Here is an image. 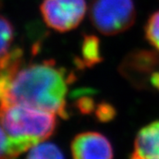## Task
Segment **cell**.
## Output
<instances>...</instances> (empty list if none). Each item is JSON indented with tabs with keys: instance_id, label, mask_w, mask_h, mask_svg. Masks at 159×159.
Masks as SVG:
<instances>
[{
	"instance_id": "obj_12",
	"label": "cell",
	"mask_w": 159,
	"mask_h": 159,
	"mask_svg": "<svg viewBox=\"0 0 159 159\" xmlns=\"http://www.w3.org/2000/svg\"><path fill=\"white\" fill-rule=\"evenodd\" d=\"M95 113L98 120L102 122H106L114 119L116 115V111L113 106L108 102H101L95 109Z\"/></svg>"
},
{
	"instance_id": "obj_10",
	"label": "cell",
	"mask_w": 159,
	"mask_h": 159,
	"mask_svg": "<svg viewBox=\"0 0 159 159\" xmlns=\"http://www.w3.org/2000/svg\"><path fill=\"white\" fill-rule=\"evenodd\" d=\"M13 39L14 29L12 24L5 16L0 14V57L10 52Z\"/></svg>"
},
{
	"instance_id": "obj_5",
	"label": "cell",
	"mask_w": 159,
	"mask_h": 159,
	"mask_svg": "<svg viewBox=\"0 0 159 159\" xmlns=\"http://www.w3.org/2000/svg\"><path fill=\"white\" fill-rule=\"evenodd\" d=\"M120 73L136 87L159 92V55L154 51H133L121 64Z\"/></svg>"
},
{
	"instance_id": "obj_1",
	"label": "cell",
	"mask_w": 159,
	"mask_h": 159,
	"mask_svg": "<svg viewBox=\"0 0 159 159\" xmlns=\"http://www.w3.org/2000/svg\"><path fill=\"white\" fill-rule=\"evenodd\" d=\"M74 80L52 60L23 65L11 80L3 104H22L68 119L66 95Z\"/></svg>"
},
{
	"instance_id": "obj_4",
	"label": "cell",
	"mask_w": 159,
	"mask_h": 159,
	"mask_svg": "<svg viewBox=\"0 0 159 159\" xmlns=\"http://www.w3.org/2000/svg\"><path fill=\"white\" fill-rule=\"evenodd\" d=\"M48 27L57 32H67L77 28L87 11L86 0H43L40 6Z\"/></svg>"
},
{
	"instance_id": "obj_9",
	"label": "cell",
	"mask_w": 159,
	"mask_h": 159,
	"mask_svg": "<svg viewBox=\"0 0 159 159\" xmlns=\"http://www.w3.org/2000/svg\"><path fill=\"white\" fill-rule=\"evenodd\" d=\"M25 159H65L62 151L51 142H40L30 148Z\"/></svg>"
},
{
	"instance_id": "obj_14",
	"label": "cell",
	"mask_w": 159,
	"mask_h": 159,
	"mask_svg": "<svg viewBox=\"0 0 159 159\" xmlns=\"http://www.w3.org/2000/svg\"><path fill=\"white\" fill-rule=\"evenodd\" d=\"M76 105H77L80 111L84 114L91 113L97 107L95 105V102H94L93 98L91 97H89L86 93L82 94L79 97H77Z\"/></svg>"
},
{
	"instance_id": "obj_13",
	"label": "cell",
	"mask_w": 159,
	"mask_h": 159,
	"mask_svg": "<svg viewBox=\"0 0 159 159\" xmlns=\"http://www.w3.org/2000/svg\"><path fill=\"white\" fill-rule=\"evenodd\" d=\"M11 137L0 125V159H15L10 154Z\"/></svg>"
},
{
	"instance_id": "obj_3",
	"label": "cell",
	"mask_w": 159,
	"mask_h": 159,
	"mask_svg": "<svg viewBox=\"0 0 159 159\" xmlns=\"http://www.w3.org/2000/svg\"><path fill=\"white\" fill-rule=\"evenodd\" d=\"M135 15L133 0H93L91 4V22L105 35H115L129 29Z\"/></svg>"
},
{
	"instance_id": "obj_2",
	"label": "cell",
	"mask_w": 159,
	"mask_h": 159,
	"mask_svg": "<svg viewBox=\"0 0 159 159\" xmlns=\"http://www.w3.org/2000/svg\"><path fill=\"white\" fill-rule=\"evenodd\" d=\"M56 115L18 103L0 105V125L9 136L29 141L34 145L53 134Z\"/></svg>"
},
{
	"instance_id": "obj_11",
	"label": "cell",
	"mask_w": 159,
	"mask_h": 159,
	"mask_svg": "<svg viewBox=\"0 0 159 159\" xmlns=\"http://www.w3.org/2000/svg\"><path fill=\"white\" fill-rule=\"evenodd\" d=\"M145 37L159 51V10L155 11L148 18L145 26Z\"/></svg>"
},
{
	"instance_id": "obj_8",
	"label": "cell",
	"mask_w": 159,
	"mask_h": 159,
	"mask_svg": "<svg viewBox=\"0 0 159 159\" xmlns=\"http://www.w3.org/2000/svg\"><path fill=\"white\" fill-rule=\"evenodd\" d=\"M80 58H78V66L80 68L91 67L102 61L100 42L95 35L87 34L83 37L80 47Z\"/></svg>"
},
{
	"instance_id": "obj_7",
	"label": "cell",
	"mask_w": 159,
	"mask_h": 159,
	"mask_svg": "<svg viewBox=\"0 0 159 159\" xmlns=\"http://www.w3.org/2000/svg\"><path fill=\"white\" fill-rule=\"evenodd\" d=\"M129 159H159V120L138 132L134 149Z\"/></svg>"
},
{
	"instance_id": "obj_6",
	"label": "cell",
	"mask_w": 159,
	"mask_h": 159,
	"mask_svg": "<svg viewBox=\"0 0 159 159\" xmlns=\"http://www.w3.org/2000/svg\"><path fill=\"white\" fill-rule=\"evenodd\" d=\"M74 159H112L111 142L102 134L85 132L77 134L71 143Z\"/></svg>"
}]
</instances>
